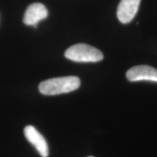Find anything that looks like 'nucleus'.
Segmentation results:
<instances>
[{"instance_id":"1","label":"nucleus","mask_w":157,"mask_h":157,"mask_svg":"<svg viewBox=\"0 0 157 157\" xmlns=\"http://www.w3.org/2000/svg\"><path fill=\"white\" fill-rule=\"evenodd\" d=\"M80 79L77 76L52 78L41 82L39 90L42 95H56L74 91L80 87Z\"/></svg>"},{"instance_id":"2","label":"nucleus","mask_w":157,"mask_h":157,"mask_svg":"<svg viewBox=\"0 0 157 157\" xmlns=\"http://www.w3.org/2000/svg\"><path fill=\"white\" fill-rule=\"evenodd\" d=\"M65 56L74 62H98L103 59V55L99 50L82 43L68 48L65 52Z\"/></svg>"},{"instance_id":"3","label":"nucleus","mask_w":157,"mask_h":157,"mask_svg":"<svg viewBox=\"0 0 157 157\" xmlns=\"http://www.w3.org/2000/svg\"><path fill=\"white\" fill-rule=\"evenodd\" d=\"M126 76L130 82L146 80L157 82V69L146 65L136 66L127 71Z\"/></svg>"},{"instance_id":"4","label":"nucleus","mask_w":157,"mask_h":157,"mask_svg":"<svg viewBox=\"0 0 157 157\" xmlns=\"http://www.w3.org/2000/svg\"><path fill=\"white\" fill-rule=\"evenodd\" d=\"M48 16V10L41 3H33L27 7L23 16V23L27 25L37 27V23Z\"/></svg>"},{"instance_id":"5","label":"nucleus","mask_w":157,"mask_h":157,"mask_svg":"<svg viewBox=\"0 0 157 157\" xmlns=\"http://www.w3.org/2000/svg\"><path fill=\"white\" fill-rule=\"evenodd\" d=\"M25 138L36 149L39 154L42 157H48L49 148L46 140L39 133L34 127L29 125L24 128Z\"/></svg>"},{"instance_id":"6","label":"nucleus","mask_w":157,"mask_h":157,"mask_svg":"<svg viewBox=\"0 0 157 157\" xmlns=\"http://www.w3.org/2000/svg\"><path fill=\"white\" fill-rule=\"evenodd\" d=\"M141 0H121L118 5L117 17L121 23L132 21L136 15Z\"/></svg>"},{"instance_id":"7","label":"nucleus","mask_w":157,"mask_h":157,"mask_svg":"<svg viewBox=\"0 0 157 157\" xmlns=\"http://www.w3.org/2000/svg\"><path fill=\"white\" fill-rule=\"evenodd\" d=\"M89 157H93V156H89Z\"/></svg>"}]
</instances>
